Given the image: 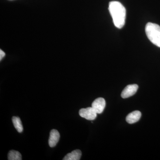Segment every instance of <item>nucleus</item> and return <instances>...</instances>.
<instances>
[{
    "mask_svg": "<svg viewBox=\"0 0 160 160\" xmlns=\"http://www.w3.org/2000/svg\"><path fill=\"white\" fill-rule=\"evenodd\" d=\"M109 10L115 26L118 29H122L126 21V8L119 2L113 1L109 3Z\"/></svg>",
    "mask_w": 160,
    "mask_h": 160,
    "instance_id": "nucleus-1",
    "label": "nucleus"
},
{
    "mask_svg": "<svg viewBox=\"0 0 160 160\" xmlns=\"http://www.w3.org/2000/svg\"><path fill=\"white\" fill-rule=\"evenodd\" d=\"M145 30L150 42L160 48V26L155 23L149 22L146 24Z\"/></svg>",
    "mask_w": 160,
    "mask_h": 160,
    "instance_id": "nucleus-2",
    "label": "nucleus"
},
{
    "mask_svg": "<svg viewBox=\"0 0 160 160\" xmlns=\"http://www.w3.org/2000/svg\"><path fill=\"white\" fill-rule=\"evenodd\" d=\"M79 113L81 117L90 121L95 119L98 114L92 107L80 109Z\"/></svg>",
    "mask_w": 160,
    "mask_h": 160,
    "instance_id": "nucleus-3",
    "label": "nucleus"
},
{
    "mask_svg": "<svg viewBox=\"0 0 160 160\" xmlns=\"http://www.w3.org/2000/svg\"><path fill=\"white\" fill-rule=\"evenodd\" d=\"M106 101L103 98H99L93 101L91 107L94 109L98 114L102 113L106 107Z\"/></svg>",
    "mask_w": 160,
    "mask_h": 160,
    "instance_id": "nucleus-4",
    "label": "nucleus"
},
{
    "mask_svg": "<svg viewBox=\"0 0 160 160\" xmlns=\"http://www.w3.org/2000/svg\"><path fill=\"white\" fill-rule=\"evenodd\" d=\"M138 89V86L137 84L128 85L122 92L121 96L123 98L130 97L136 93Z\"/></svg>",
    "mask_w": 160,
    "mask_h": 160,
    "instance_id": "nucleus-5",
    "label": "nucleus"
},
{
    "mask_svg": "<svg viewBox=\"0 0 160 160\" xmlns=\"http://www.w3.org/2000/svg\"><path fill=\"white\" fill-rule=\"evenodd\" d=\"M60 133L56 129H52L50 132L49 139V146L53 147L56 146L60 139Z\"/></svg>",
    "mask_w": 160,
    "mask_h": 160,
    "instance_id": "nucleus-6",
    "label": "nucleus"
},
{
    "mask_svg": "<svg viewBox=\"0 0 160 160\" xmlns=\"http://www.w3.org/2000/svg\"><path fill=\"white\" fill-rule=\"evenodd\" d=\"M142 113L139 111L132 112L127 116L126 121L129 124H133L138 122L141 118Z\"/></svg>",
    "mask_w": 160,
    "mask_h": 160,
    "instance_id": "nucleus-7",
    "label": "nucleus"
},
{
    "mask_svg": "<svg viewBox=\"0 0 160 160\" xmlns=\"http://www.w3.org/2000/svg\"><path fill=\"white\" fill-rule=\"evenodd\" d=\"M82 156V152L79 149L73 150L65 156L63 160H79Z\"/></svg>",
    "mask_w": 160,
    "mask_h": 160,
    "instance_id": "nucleus-8",
    "label": "nucleus"
},
{
    "mask_svg": "<svg viewBox=\"0 0 160 160\" xmlns=\"http://www.w3.org/2000/svg\"><path fill=\"white\" fill-rule=\"evenodd\" d=\"M12 122L15 128L17 130L18 132H22L23 127L22 124V121L19 118L17 117H13L12 118Z\"/></svg>",
    "mask_w": 160,
    "mask_h": 160,
    "instance_id": "nucleus-9",
    "label": "nucleus"
},
{
    "mask_svg": "<svg viewBox=\"0 0 160 160\" xmlns=\"http://www.w3.org/2000/svg\"><path fill=\"white\" fill-rule=\"evenodd\" d=\"M8 159L9 160H22V155L17 151L10 150L8 153Z\"/></svg>",
    "mask_w": 160,
    "mask_h": 160,
    "instance_id": "nucleus-10",
    "label": "nucleus"
},
{
    "mask_svg": "<svg viewBox=\"0 0 160 160\" xmlns=\"http://www.w3.org/2000/svg\"><path fill=\"white\" fill-rule=\"evenodd\" d=\"M5 55H6V53L2 49H1L0 50V60L1 61L2 59L5 56Z\"/></svg>",
    "mask_w": 160,
    "mask_h": 160,
    "instance_id": "nucleus-11",
    "label": "nucleus"
}]
</instances>
